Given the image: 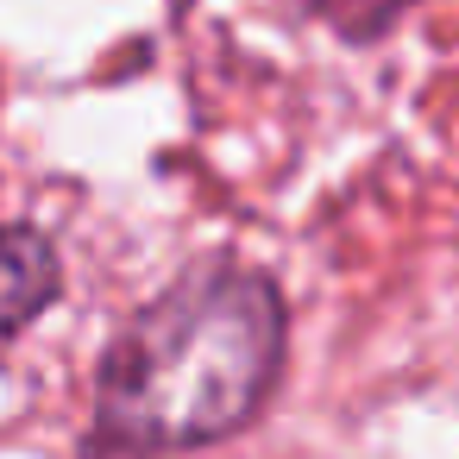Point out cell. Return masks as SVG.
I'll return each mask as SVG.
<instances>
[{"label": "cell", "instance_id": "obj_2", "mask_svg": "<svg viewBox=\"0 0 459 459\" xmlns=\"http://www.w3.org/2000/svg\"><path fill=\"white\" fill-rule=\"evenodd\" d=\"M64 290V264H57V246L32 227V221H13L7 233V333H26Z\"/></svg>", "mask_w": 459, "mask_h": 459}, {"label": "cell", "instance_id": "obj_1", "mask_svg": "<svg viewBox=\"0 0 459 459\" xmlns=\"http://www.w3.org/2000/svg\"><path fill=\"white\" fill-rule=\"evenodd\" d=\"M290 352L283 290L239 258L189 264L108 346L95 434L126 453H195L239 434Z\"/></svg>", "mask_w": 459, "mask_h": 459}, {"label": "cell", "instance_id": "obj_3", "mask_svg": "<svg viewBox=\"0 0 459 459\" xmlns=\"http://www.w3.org/2000/svg\"><path fill=\"white\" fill-rule=\"evenodd\" d=\"M396 7H409V0H315V13H327L340 32H359V39L377 32Z\"/></svg>", "mask_w": 459, "mask_h": 459}]
</instances>
